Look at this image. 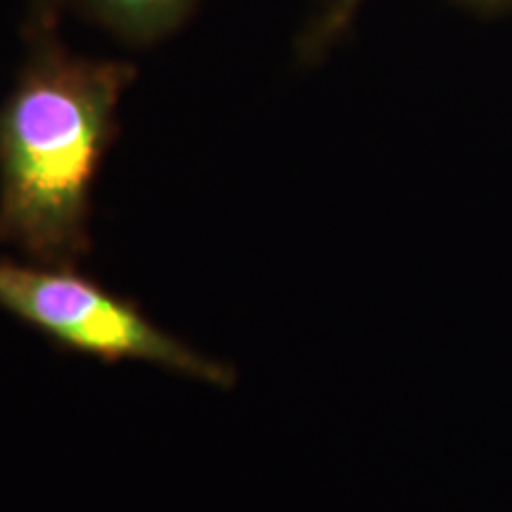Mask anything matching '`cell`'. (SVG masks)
<instances>
[{
	"label": "cell",
	"instance_id": "cell-1",
	"mask_svg": "<svg viewBox=\"0 0 512 512\" xmlns=\"http://www.w3.org/2000/svg\"><path fill=\"white\" fill-rule=\"evenodd\" d=\"M62 5L29 0L22 64L0 105V247L76 268L91 256L93 188L138 69L74 53L60 31Z\"/></svg>",
	"mask_w": 512,
	"mask_h": 512
},
{
	"label": "cell",
	"instance_id": "cell-2",
	"mask_svg": "<svg viewBox=\"0 0 512 512\" xmlns=\"http://www.w3.org/2000/svg\"><path fill=\"white\" fill-rule=\"evenodd\" d=\"M0 309L46 335L57 349L107 363L147 361L171 373L230 387L235 373L164 332L131 299L76 273L0 259Z\"/></svg>",
	"mask_w": 512,
	"mask_h": 512
},
{
	"label": "cell",
	"instance_id": "cell-3",
	"mask_svg": "<svg viewBox=\"0 0 512 512\" xmlns=\"http://www.w3.org/2000/svg\"><path fill=\"white\" fill-rule=\"evenodd\" d=\"M128 46H155L174 36L200 0H64Z\"/></svg>",
	"mask_w": 512,
	"mask_h": 512
},
{
	"label": "cell",
	"instance_id": "cell-4",
	"mask_svg": "<svg viewBox=\"0 0 512 512\" xmlns=\"http://www.w3.org/2000/svg\"><path fill=\"white\" fill-rule=\"evenodd\" d=\"M366 0H320L313 10L309 22L304 24L302 34L297 38L299 62L316 64L330 53L332 48L344 41L349 29L354 27L358 12ZM467 10L477 15L496 17L512 12V0H458Z\"/></svg>",
	"mask_w": 512,
	"mask_h": 512
}]
</instances>
